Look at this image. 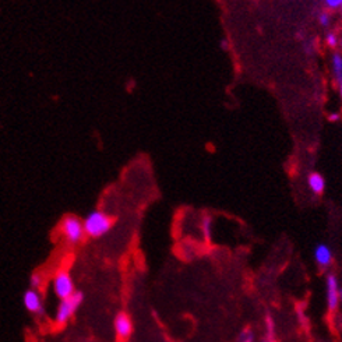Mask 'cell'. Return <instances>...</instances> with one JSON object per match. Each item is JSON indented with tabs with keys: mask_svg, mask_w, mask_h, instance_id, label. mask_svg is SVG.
<instances>
[{
	"mask_svg": "<svg viewBox=\"0 0 342 342\" xmlns=\"http://www.w3.org/2000/svg\"><path fill=\"white\" fill-rule=\"evenodd\" d=\"M84 224V229H86V235L90 238H101L106 233L109 232L113 225V220L109 215L105 214L104 211H91L90 214L82 221Z\"/></svg>",
	"mask_w": 342,
	"mask_h": 342,
	"instance_id": "1",
	"label": "cell"
},
{
	"mask_svg": "<svg viewBox=\"0 0 342 342\" xmlns=\"http://www.w3.org/2000/svg\"><path fill=\"white\" fill-rule=\"evenodd\" d=\"M60 235L63 236L64 240L69 244H78L81 243L82 239L86 236V229L82 221L75 217V215H67L64 217L60 222Z\"/></svg>",
	"mask_w": 342,
	"mask_h": 342,
	"instance_id": "2",
	"label": "cell"
},
{
	"mask_svg": "<svg viewBox=\"0 0 342 342\" xmlns=\"http://www.w3.org/2000/svg\"><path fill=\"white\" fill-rule=\"evenodd\" d=\"M82 302H84V295H82V292H78V290H75L74 293L67 299L60 301L58 309H56V313H55V321L58 324H66L73 317L75 310L81 306Z\"/></svg>",
	"mask_w": 342,
	"mask_h": 342,
	"instance_id": "3",
	"label": "cell"
},
{
	"mask_svg": "<svg viewBox=\"0 0 342 342\" xmlns=\"http://www.w3.org/2000/svg\"><path fill=\"white\" fill-rule=\"evenodd\" d=\"M52 289L56 297H59L60 301L70 297L75 292L74 282H73L71 275L67 271H64V270L58 271L55 274V277H53Z\"/></svg>",
	"mask_w": 342,
	"mask_h": 342,
	"instance_id": "4",
	"label": "cell"
},
{
	"mask_svg": "<svg viewBox=\"0 0 342 342\" xmlns=\"http://www.w3.org/2000/svg\"><path fill=\"white\" fill-rule=\"evenodd\" d=\"M327 288V306L330 312H335L341 302V286L335 274H328L325 279Z\"/></svg>",
	"mask_w": 342,
	"mask_h": 342,
	"instance_id": "5",
	"label": "cell"
},
{
	"mask_svg": "<svg viewBox=\"0 0 342 342\" xmlns=\"http://www.w3.org/2000/svg\"><path fill=\"white\" fill-rule=\"evenodd\" d=\"M23 303L29 313L35 314V316H42L45 313V306H44V301H42L39 290H25V293L23 296Z\"/></svg>",
	"mask_w": 342,
	"mask_h": 342,
	"instance_id": "6",
	"label": "cell"
},
{
	"mask_svg": "<svg viewBox=\"0 0 342 342\" xmlns=\"http://www.w3.org/2000/svg\"><path fill=\"white\" fill-rule=\"evenodd\" d=\"M113 328H115V332L119 339H129L133 334V321L127 313L120 312L115 316Z\"/></svg>",
	"mask_w": 342,
	"mask_h": 342,
	"instance_id": "7",
	"label": "cell"
},
{
	"mask_svg": "<svg viewBox=\"0 0 342 342\" xmlns=\"http://www.w3.org/2000/svg\"><path fill=\"white\" fill-rule=\"evenodd\" d=\"M314 260L320 268L324 270V268L330 267L331 263L334 260V255H332V251L327 244L320 243L314 249Z\"/></svg>",
	"mask_w": 342,
	"mask_h": 342,
	"instance_id": "8",
	"label": "cell"
},
{
	"mask_svg": "<svg viewBox=\"0 0 342 342\" xmlns=\"http://www.w3.org/2000/svg\"><path fill=\"white\" fill-rule=\"evenodd\" d=\"M308 183L309 187H310V190H312L314 194H323V192H324L325 189V180L321 175L317 174V172L310 174L308 178Z\"/></svg>",
	"mask_w": 342,
	"mask_h": 342,
	"instance_id": "9",
	"label": "cell"
},
{
	"mask_svg": "<svg viewBox=\"0 0 342 342\" xmlns=\"http://www.w3.org/2000/svg\"><path fill=\"white\" fill-rule=\"evenodd\" d=\"M331 67H332V74L336 81L341 84L342 82V55L335 53L332 55V60H331Z\"/></svg>",
	"mask_w": 342,
	"mask_h": 342,
	"instance_id": "10",
	"label": "cell"
},
{
	"mask_svg": "<svg viewBox=\"0 0 342 342\" xmlns=\"http://www.w3.org/2000/svg\"><path fill=\"white\" fill-rule=\"evenodd\" d=\"M211 226H212V222H211V218L209 217H203L201 220V231H203L204 238L208 240L211 238Z\"/></svg>",
	"mask_w": 342,
	"mask_h": 342,
	"instance_id": "11",
	"label": "cell"
},
{
	"mask_svg": "<svg viewBox=\"0 0 342 342\" xmlns=\"http://www.w3.org/2000/svg\"><path fill=\"white\" fill-rule=\"evenodd\" d=\"M42 284H44V279H42V277L39 274H32V275L29 277V288H31V289L39 290Z\"/></svg>",
	"mask_w": 342,
	"mask_h": 342,
	"instance_id": "12",
	"label": "cell"
},
{
	"mask_svg": "<svg viewBox=\"0 0 342 342\" xmlns=\"http://www.w3.org/2000/svg\"><path fill=\"white\" fill-rule=\"evenodd\" d=\"M325 44H327V47L331 48V49H335V48L339 45L338 35H336L335 32H328L327 36H325Z\"/></svg>",
	"mask_w": 342,
	"mask_h": 342,
	"instance_id": "13",
	"label": "cell"
},
{
	"mask_svg": "<svg viewBox=\"0 0 342 342\" xmlns=\"http://www.w3.org/2000/svg\"><path fill=\"white\" fill-rule=\"evenodd\" d=\"M239 342H254V335L250 328H244L240 335H239Z\"/></svg>",
	"mask_w": 342,
	"mask_h": 342,
	"instance_id": "14",
	"label": "cell"
},
{
	"mask_svg": "<svg viewBox=\"0 0 342 342\" xmlns=\"http://www.w3.org/2000/svg\"><path fill=\"white\" fill-rule=\"evenodd\" d=\"M324 2L325 7H328L331 10H336V9H341L342 0H323Z\"/></svg>",
	"mask_w": 342,
	"mask_h": 342,
	"instance_id": "15",
	"label": "cell"
},
{
	"mask_svg": "<svg viewBox=\"0 0 342 342\" xmlns=\"http://www.w3.org/2000/svg\"><path fill=\"white\" fill-rule=\"evenodd\" d=\"M274 331H275V325H274V321L273 319L268 316L267 317V335H268V339L273 342V338H274Z\"/></svg>",
	"mask_w": 342,
	"mask_h": 342,
	"instance_id": "16",
	"label": "cell"
},
{
	"mask_svg": "<svg viewBox=\"0 0 342 342\" xmlns=\"http://www.w3.org/2000/svg\"><path fill=\"white\" fill-rule=\"evenodd\" d=\"M319 23L321 24V27H328L331 24V16L328 13H321L319 16Z\"/></svg>",
	"mask_w": 342,
	"mask_h": 342,
	"instance_id": "17",
	"label": "cell"
},
{
	"mask_svg": "<svg viewBox=\"0 0 342 342\" xmlns=\"http://www.w3.org/2000/svg\"><path fill=\"white\" fill-rule=\"evenodd\" d=\"M339 113H331L330 115V120L331 122H338L339 120Z\"/></svg>",
	"mask_w": 342,
	"mask_h": 342,
	"instance_id": "18",
	"label": "cell"
},
{
	"mask_svg": "<svg viewBox=\"0 0 342 342\" xmlns=\"http://www.w3.org/2000/svg\"><path fill=\"white\" fill-rule=\"evenodd\" d=\"M221 48H222L224 51H226V49L229 48V42L226 41V39H222V41H221Z\"/></svg>",
	"mask_w": 342,
	"mask_h": 342,
	"instance_id": "19",
	"label": "cell"
},
{
	"mask_svg": "<svg viewBox=\"0 0 342 342\" xmlns=\"http://www.w3.org/2000/svg\"><path fill=\"white\" fill-rule=\"evenodd\" d=\"M339 95H341V98H342V82L339 84Z\"/></svg>",
	"mask_w": 342,
	"mask_h": 342,
	"instance_id": "20",
	"label": "cell"
},
{
	"mask_svg": "<svg viewBox=\"0 0 342 342\" xmlns=\"http://www.w3.org/2000/svg\"><path fill=\"white\" fill-rule=\"evenodd\" d=\"M341 13H342V6H341Z\"/></svg>",
	"mask_w": 342,
	"mask_h": 342,
	"instance_id": "21",
	"label": "cell"
}]
</instances>
